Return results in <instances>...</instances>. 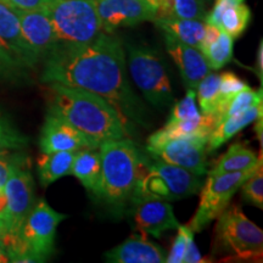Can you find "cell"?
<instances>
[{
  "instance_id": "obj_1",
  "label": "cell",
  "mask_w": 263,
  "mask_h": 263,
  "mask_svg": "<svg viewBox=\"0 0 263 263\" xmlns=\"http://www.w3.org/2000/svg\"><path fill=\"white\" fill-rule=\"evenodd\" d=\"M41 80L90 91L107 100L129 122L145 124V107L127 77L121 41L101 32L87 44H59L47 58Z\"/></svg>"
},
{
  "instance_id": "obj_2",
  "label": "cell",
  "mask_w": 263,
  "mask_h": 263,
  "mask_svg": "<svg viewBox=\"0 0 263 263\" xmlns=\"http://www.w3.org/2000/svg\"><path fill=\"white\" fill-rule=\"evenodd\" d=\"M49 85L51 100L48 112L73 126L97 147L105 141L127 137L129 126L107 100L78 88Z\"/></svg>"
},
{
  "instance_id": "obj_3",
  "label": "cell",
  "mask_w": 263,
  "mask_h": 263,
  "mask_svg": "<svg viewBox=\"0 0 263 263\" xmlns=\"http://www.w3.org/2000/svg\"><path fill=\"white\" fill-rule=\"evenodd\" d=\"M98 150L101 176L97 196L111 209L120 211L132 203L143 170V157L127 138L105 141Z\"/></svg>"
},
{
  "instance_id": "obj_4",
  "label": "cell",
  "mask_w": 263,
  "mask_h": 263,
  "mask_svg": "<svg viewBox=\"0 0 263 263\" xmlns=\"http://www.w3.org/2000/svg\"><path fill=\"white\" fill-rule=\"evenodd\" d=\"M6 207L0 219V239L10 262L16 256L22 226L35 205L34 180L28 163L22 164L10 174L5 184Z\"/></svg>"
},
{
  "instance_id": "obj_5",
  "label": "cell",
  "mask_w": 263,
  "mask_h": 263,
  "mask_svg": "<svg viewBox=\"0 0 263 263\" xmlns=\"http://www.w3.org/2000/svg\"><path fill=\"white\" fill-rule=\"evenodd\" d=\"M44 11L60 44H87L103 32L95 0H49Z\"/></svg>"
},
{
  "instance_id": "obj_6",
  "label": "cell",
  "mask_w": 263,
  "mask_h": 263,
  "mask_svg": "<svg viewBox=\"0 0 263 263\" xmlns=\"http://www.w3.org/2000/svg\"><path fill=\"white\" fill-rule=\"evenodd\" d=\"M216 219L215 252L241 259L262 258V229L250 221L238 206L227 207Z\"/></svg>"
},
{
  "instance_id": "obj_7",
  "label": "cell",
  "mask_w": 263,
  "mask_h": 263,
  "mask_svg": "<svg viewBox=\"0 0 263 263\" xmlns=\"http://www.w3.org/2000/svg\"><path fill=\"white\" fill-rule=\"evenodd\" d=\"M202 185L201 174L157 159L154 162L143 161V170L134 197L153 195L167 201H177L195 195Z\"/></svg>"
},
{
  "instance_id": "obj_8",
  "label": "cell",
  "mask_w": 263,
  "mask_h": 263,
  "mask_svg": "<svg viewBox=\"0 0 263 263\" xmlns=\"http://www.w3.org/2000/svg\"><path fill=\"white\" fill-rule=\"evenodd\" d=\"M66 218L45 200L35 202L20 232L17 252L11 262L45 261L54 251L58 226Z\"/></svg>"
},
{
  "instance_id": "obj_9",
  "label": "cell",
  "mask_w": 263,
  "mask_h": 263,
  "mask_svg": "<svg viewBox=\"0 0 263 263\" xmlns=\"http://www.w3.org/2000/svg\"><path fill=\"white\" fill-rule=\"evenodd\" d=\"M128 67L134 84L156 108L173 103V90L166 65L156 51L144 45H128Z\"/></svg>"
},
{
  "instance_id": "obj_10",
  "label": "cell",
  "mask_w": 263,
  "mask_h": 263,
  "mask_svg": "<svg viewBox=\"0 0 263 263\" xmlns=\"http://www.w3.org/2000/svg\"><path fill=\"white\" fill-rule=\"evenodd\" d=\"M256 168L257 167L249 171H242V172L209 173V178L206 179L200 190L201 194H200L199 207L195 215L190 219L189 224L186 226L194 233L205 229L229 206L230 200L240 189L242 183L251 177Z\"/></svg>"
},
{
  "instance_id": "obj_11",
  "label": "cell",
  "mask_w": 263,
  "mask_h": 263,
  "mask_svg": "<svg viewBox=\"0 0 263 263\" xmlns=\"http://www.w3.org/2000/svg\"><path fill=\"white\" fill-rule=\"evenodd\" d=\"M146 150L154 159L201 176L207 173V138L170 137L157 130L147 139Z\"/></svg>"
},
{
  "instance_id": "obj_12",
  "label": "cell",
  "mask_w": 263,
  "mask_h": 263,
  "mask_svg": "<svg viewBox=\"0 0 263 263\" xmlns=\"http://www.w3.org/2000/svg\"><path fill=\"white\" fill-rule=\"evenodd\" d=\"M95 6L103 32L110 34L121 27L156 18V6L151 0H95Z\"/></svg>"
},
{
  "instance_id": "obj_13",
  "label": "cell",
  "mask_w": 263,
  "mask_h": 263,
  "mask_svg": "<svg viewBox=\"0 0 263 263\" xmlns=\"http://www.w3.org/2000/svg\"><path fill=\"white\" fill-rule=\"evenodd\" d=\"M217 126L212 115H202L197 108L195 90L186 89V94L172 108V112L161 132L170 137L209 138Z\"/></svg>"
},
{
  "instance_id": "obj_14",
  "label": "cell",
  "mask_w": 263,
  "mask_h": 263,
  "mask_svg": "<svg viewBox=\"0 0 263 263\" xmlns=\"http://www.w3.org/2000/svg\"><path fill=\"white\" fill-rule=\"evenodd\" d=\"M132 202L134 203L136 228L143 234L160 238L164 232L178 229L180 226L167 200L153 195H138Z\"/></svg>"
},
{
  "instance_id": "obj_15",
  "label": "cell",
  "mask_w": 263,
  "mask_h": 263,
  "mask_svg": "<svg viewBox=\"0 0 263 263\" xmlns=\"http://www.w3.org/2000/svg\"><path fill=\"white\" fill-rule=\"evenodd\" d=\"M0 45L22 67L32 68L41 61L24 37L15 9L0 0Z\"/></svg>"
},
{
  "instance_id": "obj_16",
  "label": "cell",
  "mask_w": 263,
  "mask_h": 263,
  "mask_svg": "<svg viewBox=\"0 0 263 263\" xmlns=\"http://www.w3.org/2000/svg\"><path fill=\"white\" fill-rule=\"evenodd\" d=\"M39 146L43 154L57 151H78L87 147L98 149L80 130L50 112H48L43 124Z\"/></svg>"
},
{
  "instance_id": "obj_17",
  "label": "cell",
  "mask_w": 263,
  "mask_h": 263,
  "mask_svg": "<svg viewBox=\"0 0 263 263\" xmlns=\"http://www.w3.org/2000/svg\"><path fill=\"white\" fill-rule=\"evenodd\" d=\"M163 35L167 52L178 68L184 87L195 90L200 81L211 72L205 57L200 49L184 44L167 34Z\"/></svg>"
},
{
  "instance_id": "obj_18",
  "label": "cell",
  "mask_w": 263,
  "mask_h": 263,
  "mask_svg": "<svg viewBox=\"0 0 263 263\" xmlns=\"http://www.w3.org/2000/svg\"><path fill=\"white\" fill-rule=\"evenodd\" d=\"M15 11L25 39L41 60L45 59L60 44L48 15L43 10L26 11L15 9Z\"/></svg>"
},
{
  "instance_id": "obj_19",
  "label": "cell",
  "mask_w": 263,
  "mask_h": 263,
  "mask_svg": "<svg viewBox=\"0 0 263 263\" xmlns=\"http://www.w3.org/2000/svg\"><path fill=\"white\" fill-rule=\"evenodd\" d=\"M250 20L251 11L245 0H216L211 11L206 14L205 22L217 26L235 39L245 32Z\"/></svg>"
},
{
  "instance_id": "obj_20",
  "label": "cell",
  "mask_w": 263,
  "mask_h": 263,
  "mask_svg": "<svg viewBox=\"0 0 263 263\" xmlns=\"http://www.w3.org/2000/svg\"><path fill=\"white\" fill-rule=\"evenodd\" d=\"M106 261L112 263H163L166 251L145 236L132 235L122 244L105 254Z\"/></svg>"
},
{
  "instance_id": "obj_21",
  "label": "cell",
  "mask_w": 263,
  "mask_h": 263,
  "mask_svg": "<svg viewBox=\"0 0 263 263\" xmlns=\"http://www.w3.org/2000/svg\"><path fill=\"white\" fill-rule=\"evenodd\" d=\"M234 39L217 26L205 22V33L200 44V51L205 57L211 70H219L233 59Z\"/></svg>"
},
{
  "instance_id": "obj_22",
  "label": "cell",
  "mask_w": 263,
  "mask_h": 263,
  "mask_svg": "<svg viewBox=\"0 0 263 263\" xmlns=\"http://www.w3.org/2000/svg\"><path fill=\"white\" fill-rule=\"evenodd\" d=\"M262 112L263 104L262 101H259V103L255 104L254 106L248 108L242 114L221 121L207 138V151L211 153V151L218 149L230 138L234 137L238 132L244 129L249 124L256 122L259 118H262Z\"/></svg>"
},
{
  "instance_id": "obj_23",
  "label": "cell",
  "mask_w": 263,
  "mask_h": 263,
  "mask_svg": "<svg viewBox=\"0 0 263 263\" xmlns=\"http://www.w3.org/2000/svg\"><path fill=\"white\" fill-rule=\"evenodd\" d=\"M154 22L163 34L170 35L190 47L200 48L205 33V22L202 20L156 18Z\"/></svg>"
},
{
  "instance_id": "obj_24",
  "label": "cell",
  "mask_w": 263,
  "mask_h": 263,
  "mask_svg": "<svg viewBox=\"0 0 263 263\" xmlns=\"http://www.w3.org/2000/svg\"><path fill=\"white\" fill-rule=\"evenodd\" d=\"M71 174L88 192L97 195L101 176V160L98 149H82L76 153Z\"/></svg>"
},
{
  "instance_id": "obj_25",
  "label": "cell",
  "mask_w": 263,
  "mask_h": 263,
  "mask_svg": "<svg viewBox=\"0 0 263 263\" xmlns=\"http://www.w3.org/2000/svg\"><path fill=\"white\" fill-rule=\"evenodd\" d=\"M262 160V153L259 157L242 143H234L229 146L226 154L219 157L212 166L211 171L207 173H229V172H242L257 167L259 161Z\"/></svg>"
},
{
  "instance_id": "obj_26",
  "label": "cell",
  "mask_w": 263,
  "mask_h": 263,
  "mask_svg": "<svg viewBox=\"0 0 263 263\" xmlns=\"http://www.w3.org/2000/svg\"><path fill=\"white\" fill-rule=\"evenodd\" d=\"M77 151H57L43 154L38 159V176L43 186H48L62 177L71 174Z\"/></svg>"
},
{
  "instance_id": "obj_27",
  "label": "cell",
  "mask_w": 263,
  "mask_h": 263,
  "mask_svg": "<svg viewBox=\"0 0 263 263\" xmlns=\"http://www.w3.org/2000/svg\"><path fill=\"white\" fill-rule=\"evenodd\" d=\"M156 6V18L205 20V0H151ZM155 18V20H156Z\"/></svg>"
},
{
  "instance_id": "obj_28",
  "label": "cell",
  "mask_w": 263,
  "mask_h": 263,
  "mask_svg": "<svg viewBox=\"0 0 263 263\" xmlns=\"http://www.w3.org/2000/svg\"><path fill=\"white\" fill-rule=\"evenodd\" d=\"M195 97L197 104L200 105V110L202 115H212L215 116L217 108H218L219 101H221V94H219V74L207 73L205 77L200 81L195 89Z\"/></svg>"
},
{
  "instance_id": "obj_29",
  "label": "cell",
  "mask_w": 263,
  "mask_h": 263,
  "mask_svg": "<svg viewBox=\"0 0 263 263\" xmlns=\"http://www.w3.org/2000/svg\"><path fill=\"white\" fill-rule=\"evenodd\" d=\"M259 101H262V88L259 90H255L248 85L245 89L239 91L238 94L230 99L228 106H227L224 112L222 115L221 121L242 114L248 108L254 106L255 104L259 103Z\"/></svg>"
},
{
  "instance_id": "obj_30",
  "label": "cell",
  "mask_w": 263,
  "mask_h": 263,
  "mask_svg": "<svg viewBox=\"0 0 263 263\" xmlns=\"http://www.w3.org/2000/svg\"><path fill=\"white\" fill-rule=\"evenodd\" d=\"M263 162L258 163L257 168L251 174V177L242 183L240 186L241 196L245 202L251 203L258 209H263Z\"/></svg>"
},
{
  "instance_id": "obj_31",
  "label": "cell",
  "mask_w": 263,
  "mask_h": 263,
  "mask_svg": "<svg viewBox=\"0 0 263 263\" xmlns=\"http://www.w3.org/2000/svg\"><path fill=\"white\" fill-rule=\"evenodd\" d=\"M27 143V138L20 133L14 124L0 112V153L21 150Z\"/></svg>"
},
{
  "instance_id": "obj_32",
  "label": "cell",
  "mask_w": 263,
  "mask_h": 263,
  "mask_svg": "<svg viewBox=\"0 0 263 263\" xmlns=\"http://www.w3.org/2000/svg\"><path fill=\"white\" fill-rule=\"evenodd\" d=\"M25 163H28V159L22 154H10V151H5L0 155V192H4L10 174Z\"/></svg>"
},
{
  "instance_id": "obj_33",
  "label": "cell",
  "mask_w": 263,
  "mask_h": 263,
  "mask_svg": "<svg viewBox=\"0 0 263 263\" xmlns=\"http://www.w3.org/2000/svg\"><path fill=\"white\" fill-rule=\"evenodd\" d=\"M25 67H22L4 48L0 45V78L16 81L24 76Z\"/></svg>"
},
{
  "instance_id": "obj_34",
  "label": "cell",
  "mask_w": 263,
  "mask_h": 263,
  "mask_svg": "<svg viewBox=\"0 0 263 263\" xmlns=\"http://www.w3.org/2000/svg\"><path fill=\"white\" fill-rule=\"evenodd\" d=\"M186 232L188 226L180 224L178 227V234L174 239L170 255L166 258L167 263H183L186 249Z\"/></svg>"
},
{
  "instance_id": "obj_35",
  "label": "cell",
  "mask_w": 263,
  "mask_h": 263,
  "mask_svg": "<svg viewBox=\"0 0 263 263\" xmlns=\"http://www.w3.org/2000/svg\"><path fill=\"white\" fill-rule=\"evenodd\" d=\"M202 262V257L200 255L199 250H197L195 241H194V232L188 227V232H186V249L185 255H184L183 263H197Z\"/></svg>"
},
{
  "instance_id": "obj_36",
  "label": "cell",
  "mask_w": 263,
  "mask_h": 263,
  "mask_svg": "<svg viewBox=\"0 0 263 263\" xmlns=\"http://www.w3.org/2000/svg\"><path fill=\"white\" fill-rule=\"evenodd\" d=\"M3 2L17 10H26V11L43 10L44 11L49 0H3Z\"/></svg>"
},
{
  "instance_id": "obj_37",
  "label": "cell",
  "mask_w": 263,
  "mask_h": 263,
  "mask_svg": "<svg viewBox=\"0 0 263 263\" xmlns=\"http://www.w3.org/2000/svg\"><path fill=\"white\" fill-rule=\"evenodd\" d=\"M255 72L262 83V80H263V42L262 41L259 43V47L257 50V60H256Z\"/></svg>"
},
{
  "instance_id": "obj_38",
  "label": "cell",
  "mask_w": 263,
  "mask_h": 263,
  "mask_svg": "<svg viewBox=\"0 0 263 263\" xmlns=\"http://www.w3.org/2000/svg\"><path fill=\"white\" fill-rule=\"evenodd\" d=\"M5 207H6V197L4 192H0V219L3 218L5 212Z\"/></svg>"
},
{
  "instance_id": "obj_39",
  "label": "cell",
  "mask_w": 263,
  "mask_h": 263,
  "mask_svg": "<svg viewBox=\"0 0 263 263\" xmlns=\"http://www.w3.org/2000/svg\"><path fill=\"white\" fill-rule=\"evenodd\" d=\"M0 262H9L8 256H6L4 245H3L2 239H0Z\"/></svg>"
},
{
  "instance_id": "obj_40",
  "label": "cell",
  "mask_w": 263,
  "mask_h": 263,
  "mask_svg": "<svg viewBox=\"0 0 263 263\" xmlns=\"http://www.w3.org/2000/svg\"><path fill=\"white\" fill-rule=\"evenodd\" d=\"M4 153H5V151H4ZM2 154H3V153H0V155H2Z\"/></svg>"
}]
</instances>
